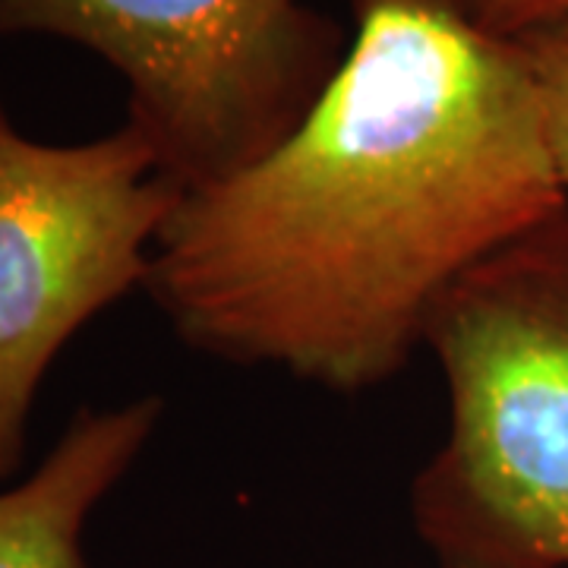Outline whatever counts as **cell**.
Here are the masks:
<instances>
[{"instance_id":"obj_1","label":"cell","mask_w":568,"mask_h":568,"mask_svg":"<svg viewBox=\"0 0 568 568\" xmlns=\"http://www.w3.org/2000/svg\"><path fill=\"white\" fill-rule=\"evenodd\" d=\"M294 133L181 190L145 291L183 345L338 395L392 383L448 291L568 205L515 39L458 0H351Z\"/></svg>"},{"instance_id":"obj_2","label":"cell","mask_w":568,"mask_h":568,"mask_svg":"<svg viewBox=\"0 0 568 568\" xmlns=\"http://www.w3.org/2000/svg\"><path fill=\"white\" fill-rule=\"evenodd\" d=\"M426 347L446 439L410 484L439 568H568V205L467 272Z\"/></svg>"},{"instance_id":"obj_3","label":"cell","mask_w":568,"mask_h":568,"mask_svg":"<svg viewBox=\"0 0 568 568\" xmlns=\"http://www.w3.org/2000/svg\"><path fill=\"white\" fill-rule=\"evenodd\" d=\"M0 36H54L126 82V121L181 190L224 181L297 130L345 58L304 0H0Z\"/></svg>"},{"instance_id":"obj_4","label":"cell","mask_w":568,"mask_h":568,"mask_svg":"<svg viewBox=\"0 0 568 568\" xmlns=\"http://www.w3.org/2000/svg\"><path fill=\"white\" fill-rule=\"evenodd\" d=\"M178 193L136 123L48 145L0 108V480L20 467L36 392L61 347L145 287Z\"/></svg>"},{"instance_id":"obj_5","label":"cell","mask_w":568,"mask_h":568,"mask_svg":"<svg viewBox=\"0 0 568 568\" xmlns=\"http://www.w3.org/2000/svg\"><path fill=\"white\" fill-rule=\"evenodd\" d=\"M162 410L155 395L82 407L41 465L0 493V568H92L82 552L85 521L149 446Z\"/></svg>"},{"instance_id":"obj_6","label":"cell","mask_w":568,"mask_h":568,"mask_svg":"<svg viewBox=\"0 0 568 568\" xmlns=\"http://www.w3.org/2000/svg\"><path fill=\"white\" fill-rule=\"evenodd\" d=\"M515 41L528 61L540 95L556 174L568 190V13Z\"/></svg>"},{"instance_id":"obj_7","label":"cell","mask_w":568,"mask_h":568,"mask_svg":"<svg viewBox=\"0 0 568 568\" xmlns=\"http://www.w3.org/2000/svg\"><path fill=\"white\" fill-rule=\"evenodd\" d=\"M465 13L493 36L521 39L568 13V0H458Z\"/></svg>"}]
</instances>
